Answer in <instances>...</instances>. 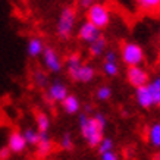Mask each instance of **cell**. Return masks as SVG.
Here are the masks:
<instances>
[{
	"label": "cell",
	"instance_id": "cell-22",
	"mask_svg": "<svg viewBox=\"0 0 160 160\" xmlns=\"http://www.w3.org/2000/svg\"><path fill=\"white\" fill-rule=\"evenodd\" d=\"M25 137V140L28 142V146H37L40 141V131L37 128H25V131L22 132Z\"/></svg>",
	"mask_w": 160,
	"mask_h": 160
},
{
	"label": "cell",
	"instance_id": "cell-10",
	"mask_svg": "<svg viewBox=\"0 0 160 160\" xmlns=\"http://www.w3.org/2000/svg\"><path fill=\"white\" fill-rule=\"evenodd\" d=\"M135 102L142 109H150L151 106L156 104L154 97L151 96V92L147 85H141V87L135 88Z\"/></svg>",
	"mask_w": 160,
	"mask_h": 160
},
{
	"label": "cell",
	"instance_id": "cell-7",
	"mask_svg": "<svg viewBox=\"0 0 160 160\" xmlns=\"http://www.w3.org/2000/svg\"><path fill=\"white\" fill-rule=\"evenodd\" d=\"M68 94H69L68 85L63 81H60V79H56V81L49 84L47 91H46V100L49 103H62V100Z\"/></svg>",
	"mask_w": 160,
	"mask_h": 160
},
{
	"label": "cell",
	"instance_id": "cell-29",
	"mask_svg": "<svg viewBox=\"0 0 160 160\" xmlns=\"http://www.w3.org/2000/svg\"><path fill=\"white\" fill-rule=\"evenodd\" d=\"M96 0H78V5L79 8H82V9H87L88 6H91Z\"/></svg>",
	"mask_w": 160,
	"mask_h": 160
},
{
	"label": "cell",
	"instance_id": "cell-17",
	"mask_svg": "<svg viewBox=\"0 0 160 160\" xmlns=\"http://www.w3.org/2000/svg\"><path fill=\"white\" fill-rule=\"evenodd\" d=\"M147 140L148 144L156 148H160V122H154L147 129Z\"/></svg>",
	"mask_w": 160,
	"mask_h": 160
},
{
	"label": "cell",
	"instance_id": "cell-5",
	"mask_svg": "<svg viewBox=\"0 0 160 160\" xmlns=\"http://www.w3.org/2000/svg\"><path fill=\"white\" fill-rule=\"evenodd\" d=\"M41 58H43L44 68L47 69L49 72H52V73H60L62 72L63 60H62L60 54L58 53V50L56 49L50 47V46H46V49H44Z\"/></svg>",
	"mask_w": 160,
	"mask_h": 160
},
{
	"label": "cell",
	"instance_id": "cell-31",
	"mask_svg": "<svg viewBox=\"0 0 160 160\" xmlns=\"http://www.w3.org/2000/svg\"><path fill=\"white\" fill-rule=\"evenodd\" d=\"M156 104H157V107L160 109V94H159V97L156 98Z\"/></svg>",
	"mask_w": 160,
	"mask_h": 160
},
{
	"label": "cell",
	"instance_id": "cell-19",
	"mask_svg": "<svg viewBox=\"0 0 160 160\" xmlns=\"http://www.w3.org/2000/svg\"><path fill=\"white\" fill-rule=\"evenodd\" d=\"M102 71L109 78L118 77V73H119V63H118V60H103Z\"/></svg>",
	"mask_w": 160,
	"mask_h": 160
},
{
	"label": "cell",
	"instance_id": "cell-28",
	"mask_svg": "<svg viewBox=\"0 0 160 160\" xmlns=\"http://www.w3.org/2000/svg\"><path fill=\"white\" fill-rule=\"evenodd\" d=\"M103 56H104V60H118L116 52H115V50H106Z\"/></svg>",
	"mask_w": 160,
	"mask_h": 160
},
{
	"label": "cell",
	"instance_id": "cell-14",
	"mask_svg": "<svg viewBox=\"0 0 160 160\" xmlns=\"http://www.w3.org/2000/svg\"><path fill=\"white\" fill-rule=\"evenodd\" d=\"M107 49V40L104 38V35H98L97 38L88 44V53L91 58H100L104 54Z\"/></svg>",
	"mask_w": 160,
	"mask_h": 160
},
{
	"label": "cell",
	"instance_id": "cell-21",
	"mask_svg": "<svg viewBox=\"0 0 160 160\" xmlns=\"http://www.w3.org/2000/svg\"><path fill=\"white\" fill-rule=\"evenodd\" d=\"M32 82L38 88H47L50 84L49 75L44 72V71H41V69H37V71L32 73Z\"/></svg>",
	"mask_w": 160,
	"mask_h": 160
},
{
	"label": "cell",
	"instance_id": "cell-3",
	"mask_svg": "<svg viewBox=\"0 0 160 160\" xmlns=\"http://www.w3.org/2000/svg\"><path fill=\"white\" fill-rule=\"evenodd\" d=\"M121 60L122 63L125 65L126 68L128 66H138V65H142L144 60H146V53H144V49L141 47L138 43L135 41H123L121 44Z\"/></svg>",
	"mask_w": 160,
	"mask_h": 160
},
{
	"label": "cell",
	"instance_id": "cell-23",
	"mask_svg": "<svg viewBox=\"0 0 160 160\" xmlns=\"http://www.w3.org/2000/svg\"><path fill=\"white\" fill-rule=\"evenodd\" d=\"M147 87H148L151 96H153L156 100L160 94V75H157V77H154V78H150V81L147 82Z\"/></svg>",
	"mask_w": 160,
	"mask_h": 160
},
{
	"label": "cell",
	"instance_id": "cell-15",
	"mask_svg": "<svg viewBox=\"0 0 160 160\" xmlns=\"http://www.w3.org/2000/svg\"><path fill=\"white\" fill-rule=\"evenodd\" d=\"M35 147H37L38 156H41V157H46V156H49L52 153V150H53V141L50 140L49 132H40V141Z\"/></svg>",
	"mask_w": 160,
	"mask_h": 160
},
{
	"label": "cell",
	"instance_id": "cell-1",
	"mask_svg": "<svg viewBox=\"0 0 160 160\" xmlns=\"http://www.w3.org/2000/svg\"><path fill=\"white\" fill-rule=\"evenodd\" d=\"M78 126L81 135L87 144L91 148H97L100 141L104 138V129L107 126V119L103 113H94L88 115L85 112H81V115L78 118Z\"/></svg>",
	"mask_w": 160,
	"mask_h": 160
},
{
	"label": "cell",
	"instance_id": "cell-27",
	"mask_svg": "<svg viewBox=\"0 0 160 160\" xmlns=\"http://www.w3.org/2000/svg\"><path fill=\"white\" fill-rule=\"evenodd\" d=\"M10 148L8 146H5V147H2L0 148V160H9V157H10Z\"/></svg>",
	"mask_w": 160,
	"mask_h": 160
},
{
	"label": "cell",
	"instance_id": "cell-26",
	"mask_svg": "<svg viewBox=\"0 0 160 160\" xmlns=\"http://www.w3.org/2000/svg\"><path fill=\"white\" fill-rule=\"evenodd\" d=\"M100 157H102V160H119V156H118L113 150L103 153V154H100Z\"/></svg>",
	"mask_w": 160,
	"mask_h": 160
},
{
	"label": "cell",
	"instance_id": "cell-4",
	"mask_svg": "<svg viewBox=\"0 0 160 160\" xmlns=\"http://www.w3.org/2000/svg\"><path fill=\"white\" fill-rule=\"evenodd\" d=\"M87 12H85V16H87V21H90L91 24H94L97 28L104 29L109 27L112 19V13L110 9L107 8L104 3H98V2H94L91 6H88Z\"/></svg>",
	"mask_w": 160,
	"mask_h": 160
},
{
	"label": "cell",
	"instance_id": "cell-20",
	"mask_svg": "<svg viewBox=\"0 0 160 160\" xmlns=\"http://www.w3.org/2000/svg\"><path fill=\"white\" fill-rule=\"evenodd\" d=\"M94 96H96V98H97L98 102H109V100L113 97V90H112L110 85L102 84L100 87H97Z\"/></svg>",
	"mask_w": 160,
	"mask_h": 160
},
{
	"label": "cell",
	"instance_id": "cell-11",
	"mask_svg": "<svg viewBox=\"0 0 160 160\" xmlns=\"http://www.w3.org/2000/svg\"><path fill=\"white\" fill-rule=\"evenodd\" d=\"M28 142L25 140V137L22 132L19 131H12L8 138V147L10 148L12 153H22L27 148Z\"/></svg>",
	"mask_w": 160,
	"mask_h": 160
},
{
	"label": "cell",
	"instance_id": "cell-18",
	"mask_svg": "<svg viewBox=\"0 0 160 160\" xmlns=\"http://www.w3.org/2000/svg\"><path fill=\"white\" fill-rule=\"evenodd\" d=\"M35 125L40 132H49L50 129V118L46 112H37L35 113Z\"/></svg>",
	"mask_w": 160,
	"mask_h": 160
},
{
	"label": "cell",
	"instance_id": "cell-16",
	"mask_svg": "<svg viewBox=\"0 0 160 160\" xmlns=\"http://www.w3.org/2000/svg\"><path fill=\"white\" fill-rule=\"evenodd\" d=\"M137 6L147 15L160 13V0H135Z\"/></svg>",
	"mask_w": 160,
	"mask_h": 160
},
{
	"label": "cell",
	"instance_id": "cell-2",
	"mask_svg": "<svg viewBox=\"0 0 160 160\" xmlns=\"http://www.w3.org/2000/svg\"><path fill=\"white\" fill-rule=\"evenodd\" d=\"M77 10L72 6H66L63 8L60 15L58 18V24H56V34L60 40L66 41L72 37L75 27H77Z\"/></svg>",
	"mask_w": 160,
	"mask_h": 160
},
{
	"label": "cell",
	"instance_id": "cell-6",
	"mask_svg": "<svg viewBox=\"0 0 160 160\" xmlns=\"http://www.w3.org/2000/svg\"><path fill=\"white\" fill-rule=\"evenodd\" d=\"M126 81L134 88H138L141 85H147V82L150 81V73L142 65L128 66V69H126Z\"/></svg>",
	"mask_w": 160,
	"mask_h": 160
},
{
	"label": "cell",
	"instance_id": "cell-8",
	"mask_svg": "<svg viewBox=\"0 0 160 160\" xmlns=\"http://www.w3.org/2000/svg\"><path fill=\"white\" fill-rule=\"evenodd\" d=\"M97 75V69L94 68L90 63H81L79 68L77 71H73L72 73H69V78L75 81V82H82V84H90L94 81V78Z\"/></svg>",
	"mask_w": 160,
	"mask_h": 160
},
{
	"label": "cell",
	"instance_id": "cell-12",
	"mask_svg": "<svg viewBox=\"0 0 160 160\" xmlns=\"http://www.w3.org/2000/svg\"><path fill=\"white\" fill-rule=\"evenodd\" d=\"M60 104H62V109L66 115H77L81 112V102L75 94H68Z\"/></svg>",
	"mask_w": 160,
	"mask_h": 160
},
{
	"label": "cell",
	"instance_id": "cell-9",
	"mask_svg": "<svg viewBox=\"0 0 160 160\" xmlns=\"http://www.w3.org/2000/svg\"><path fill=\"white\" fill-rule=\"evenodd\" d=\"M77 35H78V40H79V41L90 44L91 41H94V40L97 38L98 35H102V29L97 28V27L94 24H91L90 21H84L82 24L78 27Z\"/></svg>",
	"mask_w": 160,
	"mask_h": 160
},
{
	"label": "cell",
	"instance_id": "cell-25",
	"mask_svg": "<svg viewBox=\"0 0 160 160\" xmlns=\"http://www.w3.org/2000/svg\"><path fill=\"white\" fill-rule=\"evenodd\" d=\"M115 148V142H113V140L112 138H109V137H104L102 141H100V144L97 146V150L100 154H103V153H106V151H110Z\"/></svg>",
	"mask_w": 160,
	"mask_h": 160
},
{
	"label": "cell",
	"instance_id": "cell-30",
	"mask_svg": "<svg viewBox=\"0 0 160 160\" xmlns=\"http://www.w3.org/2000/svg\"><path fill=\"white\" fill-rule=\"evenodd\" d=\"M82 112H85V113H88V115H90V113H91V104H85V106H84V109H82Z\"/></svg>",
	"mask_w": 160,
	"mask_h": 160
},
{
	"label": "cell",
	"instance_id": "cell-13",
	"mask_svg": "<svg viewBox=\"0 0 160 160\" xmlns=\"http://www.w3.org/2000/svg\"><path fill=\"white\" fill-rule=\"evenodd\" d=\"M46 49V46H44V41L40 37H31L28 40V43H27V54H28L31 59H35L41 56Z\"/></svg>",
	"mask_w": 160,
	"mask_h": 160
},
{
	"label": "cell",
	"instance_id": "cell-32",
	"mask_svg": "<svg viewBox=\"0 0 160 160\" xmlns=\"http://www.w3.org/2000/svg\"><path fill=\"white\" fill-rule=\"evenodd\" d=\"M154 160H160V153H159V154H156V156H154Z\"/></svg>",
	"mask_w": 160,
	"mask_h": 160
},
{
	"label": "cell",
	"instance_id": "cell-24",
	"mask_svg": "<svg viewBox=\"0 0 160 160\" xmlns=\"http://www.w3.org/2000/svg\"><path fill=\"white\" fill-rule=\"evenodd\" d=\"M59 144H60V148L65 151H71L73 148V138H72V134L71 132H65L59 141Z\"/></svg>",
	"mask_w": 160,
	"mask_h": 160
}]
</instances>
